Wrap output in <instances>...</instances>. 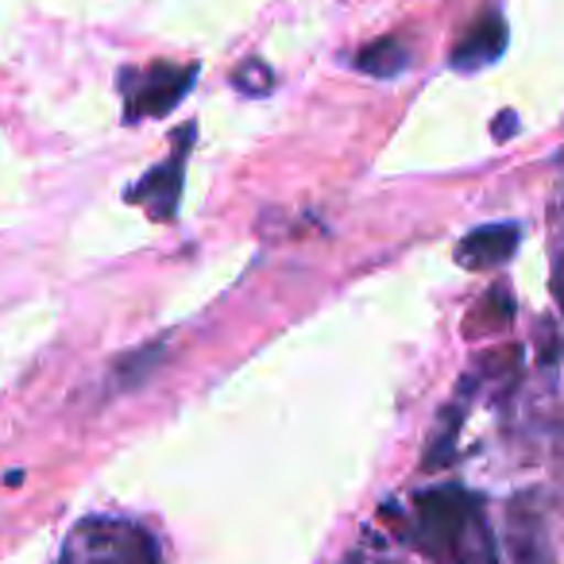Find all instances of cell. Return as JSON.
I'll list each match as a JSON object with an SVG mask.
<instances>
[{"label": "cell", "mask_w": 564, "mask_h": 564, "mask_svg": "<svg viewBox=\"0 0 564 564\" xmlns=\"http://www.w3.org/2000/svg\"><path fill=\"white\" fill-rule=\"evenodd\" d=\"M414 541L437 564H499L484 499L456 484L417 491Z\"/></svg>", "instance_id": "cell-1"}, {"label": "cell", "mask_w": 564, "mask_h": 564, "mask_svg": "<svg viewBox=\"0 0 564 564\" xmlns=\"http://www.w3.org/2000/svg\"><path fill=\"white\" fill-rule=\"evenodd\" d=\"M51 564H163L159 538L132 518L89 514L66 533Z\"/></svg>", "instance_id": "cell-2"}, {"label": "cell", "mask_w": 564, "mask_h": 564, "mask_svg": "<svg viewBox=\"0 0 564 564\" xmlns=\"http://www.w3.org/2000/svg\"><path fill=\"white\" fill-rule=\"evenodd\" d=\"M197 66H174V63H151L143 70H120L117 86L124 94V117L128 124L143 117H171L182 105V97L194 89L197 82Z\"/></svg>", "instance_id": "cell-3"}, {"label": "cell", "mask_w": 564, "mask_h": 564, "mask_svg": "<svg viewBox=\"0 0 564 564\" xmlns=\"http://www.w3.org/2000/svg\"><path fill=\"white\" fill-rule=\"evenodd\" d=\"M197 140V124H186L182 132H174L171 143V159L159 166H151L132 189H128V202L143 205L155 220H174L182 205V178H186V163H189V148Z\"/></svg>", "instance_id": "cell-4"}, {"label": "cell", "mask_w": 564, "mask_h": 564, "mask_svg": "<svg viewBox=\"0 0 564 564\" xmlns=\"http://www.w3.org/2000/svg\"><path fill=\"white\" fill-rule=\"evenodd\" d=\"M507 20H502L499 9H484L476 20H471V28L460 35V43L453 47V55H448V66H453L456 74H476L484 70V66L499 63L502 51H507Z\"/></svg>", "instance_id": "cell-5"}, {"label": "cell", "mask_w": 564, "mask_h": 564, "mask_svg": "<svg viewBox=\"0 0 564 564\" xmlns=\"http://www.w3.org/2000/svg\"><path fill=\"white\" fill-rule=\"evenodd\" d=\"M518 232L514 220H495V225H479L456 243V263L468 271H495V267L510 263V256L518 251Z\"/></svg>", "instance_id": "cell-6"}, {"label": "cell", "mask_w": 564, "mask_h": 564, "mask_svg": "<svg viewBox=\"0 0 564 564\" xmlns=\"http://www.w3.org/2000/svg\"><path fill=\"white\" fill-rule=\"evenodd\" d=\"M410 43L402 35H383V40H371L368 47L356 51L352 66L368 78H379V82H394L399 74L410 70Z\"/></svg>", "instance_id": "cell-7"}, {"label": "cell", "mask_w": 564, "mask_h": 564, "mask_svg": "<svg viewBox=\"0 0 564 564\" xmlns=\"http://www.w3.org/2000/svg\"><path fill=\"white\" fill-rule=\"evenodd\" d=\"M163 360H166V345H143V348H135V352L120 356V360L112 364V387L135 391V387H143L155 376Z\"/></svg>", "instance_id": "cell-8"}, {"label": "cell", "mask_w": 564, "mask_h": 564, "mask_svg": "<svg viewBox=\"0 0 564 564\" xmlns=\"http://www.w3.org/2000/svg\"><path fill=\"white\" fill-rule=\"evenodd\" d=\"M232 86L240 89L243 97H267L274 89V70L259 58H248L240 70L232 74Z\"/></svg>", "instance_id": "cell-9"}, {"label": "cell", "mask_w": 564, "mask_h": 564, "mask_svg": "<svg viewBox=\"0 0 564 564\" xmlns=\"http://www.w3.org/2000/svg\"><path fill=\"white\" fill-rule=\"evenodd\" d=\"M518 124H514V112H499V120H495V140H507V135H514Z\"/></svg>", "instance_id": "cell-10"}, {"label": "cell", "mask_w": 564, "mask_h": 564, "mask_svg": "<svg viewBox=\"0 0 564 564\" xmlns=\"http://www.w3.org/2000/svg\"><path fill=\"white\" fill-rule=\"evenodd\" d=\"M553 294H556V306H561V317H564V259L556 263V274H553Z\"/></svg>", "instance_id": "cell-11"}]
</instances>
